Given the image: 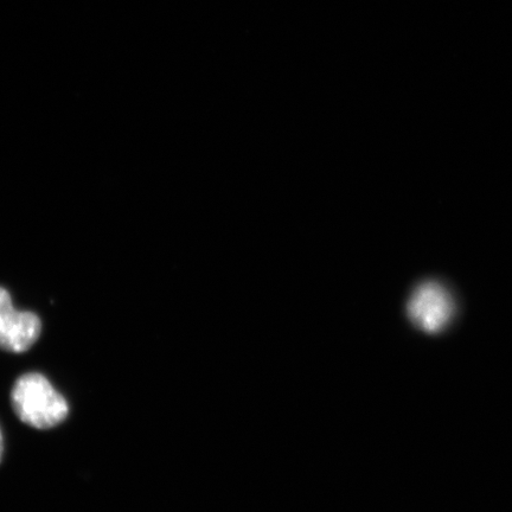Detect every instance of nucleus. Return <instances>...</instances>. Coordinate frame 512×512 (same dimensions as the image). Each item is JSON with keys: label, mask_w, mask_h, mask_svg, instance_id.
I'll return each instance as SVG.
<instances>
[{"label": "nucleus", "mask_w": 512, "mask_h": 512, "mask_svg": "<svg viewBox=\"0 0 512 512\" xmlns=\"http://www.w3.org/2000/svg\"><path fill=\"white\" fill-rule=\"evenodd\" d=\"M10 401L17 418L40 431L60 426L70 412L67 399L40 373L19 376L12 386Z\"/></svg>", "instance_id": "nucleus-1"}, {"label": "nucleus", "mask_w": 512, "mask_h": 512, "mask_svg": "<svg viewBox=\"0 0 512 512\" xmlns=\"http://www.w3.org/2000/svg\"><path fill=\"white\" fill-rule=\"evenodd\" d=\"M407 315L416 329L435 335L444 331L454 315L451 294L443 285L427 281L415 288L408 300Z\"/></svg>", "instance_id": "nucleus-2"}, {"label": "nucleus", "mask_w": 512, "mask_h": 512, "mask_svg": "<svg viewBox=\"0 0 512 512\" xmlns=\"http://www.w3.org/2000/svg\"><path fill=\"white\" fill-rule=\"evenodd\" d=\"M42 320L34 312L17 311L10 293L0 287V350L23 354L38 342Z\"/></svg>", "instance_id": "nucleus-3"}, {"label": "nucleus", "mask_w": 512, "mask_h": 512, "mask_svg": "<svg viewBox=\"0 0 512 512\" xmlns=\"http://www.w3.org/2000/svg\"><path fill=\"white\" fill-rule=\"evenodd\" d=\"M4 448H5L4 435L2 432V428H0V463H2V459L4 456Z\"/></svg>", "instance_id": "nucleus-4"}]
</instances>
